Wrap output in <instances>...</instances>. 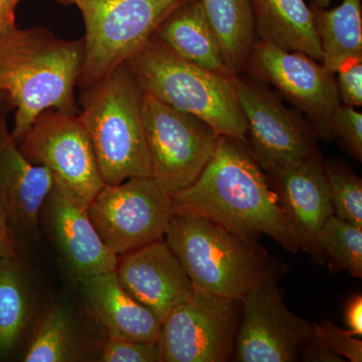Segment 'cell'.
I'll list each match as a JSON object with an SVG mask.
<instances>
[{"instance_id":"cell-1","label":"cell","mask_w":362,"mask_h":362,"mask_svg":"<svg viewBox=\"0 0 362 362\" xmlns=\"http://www.w3.org/2000/svg\"><path fill=\"white\" fill-rule=\"evenodd\" d=\"M173 211L199 214L245 240L264 233L292 252L299 246L278 194L247 144L221 135L197 180L171 195Z\"/></svg>"},{"instance_id":"cell-2","label":"cell","mask_w":362,"mask_h":362,"mask_svg":"<svg viewBox=\"0 0 362 362\" xmlns=\"http://www.w3.org/2000/svg\"><path fill=\"white\" fill-rule=\"evenodd\" d=\"M83 58V39L62 40L45 28L16 26L0 37V94L16 108V142L42 112L80 113L75 87Z\"/></svg>"},{"instance_id":"cell-3","label":"cell","mask_w":362,"mask_h":362,"mask_svg":"<svg viewBox=\"0 0 362 362\" xmlns=\"http://www.w3.org/2000/svg\"><path fill=\"white\" fill-rule=\"evenodd\" d=\"M143 92L247 145L235 78L185 61L153 35L126 62Z\"/></svg>"},{"instance_id":"cell-4","label":"cell","mask_w":362,"mask_h":362,"mask_svg":"<svg viewBox=\"0 0 362 362\" xmlns=\"http://www.w3.org/2000/svg\"><path fill=\"white\" fill-rule=\"evenodd\" d=\"M82 92L78 116L104 185L152 177L143 124L144 92L126 63Z\"/></svg>"},{"instance_id":"cell-5","label":"cell","mask_w":362,"mask_h":362,"mask_svg":"<svg viewBox=\"0 0 362 362\" xmlns=\"http://www.w3.org/2000/svg\"><path fill=\"white\" fill-rule=\"evenodd\" d=\"M163 240L199 291L242 301L269 274L252 240L199 214L173 211Z\"/></svg>"},{"instance_id":"cell-6","label":"cell","mask_w":362,"mask_h":362,"mask_svg":"<svg viewBox=\"0 0 362 362\" xmlns=\"http://www.w3.org/2000/svg\"><path fill=\"white\" fill-rule=\"evenodd\" d=\"M188 0H58L82 13L86 35L78 84L85 90L123 65Z\"/></svg>"},{"instance_id":"cell-7","label":"cell","mask_w":362,"mask_h":362,"mask_svg":"<svg viewBox=\"0 0 362 362\" xmlns=\"http://www.w3.org/2000/svg\"><path fill=\"white\" fill-rule=\"evenodd\" d=\"M143 124L152 178L170 197L197 180L214 156L221 136L199 117L145 93Z\"/></svg>"},{"instance_id":"cell-8","label":"cell","mask_w":362,"mask_h":362,"mask_svg":"<svg viewBox=\"0 0 362 362\" xmlns=\"http://www.w3.org/2000/svg\"><path fill=\"white\" fill-rule=\"evenodd\" d=\"M173 213L170 195L152 177L104 185L88 204L93 225L116 256L163 240Z\"/></svg>"},{"instance_id":"cell-9","label":"cell","mask_w":362,"mask_h":362,"mask_svg":"<svg viewBox=\"0 0 362 362\" xmlns=\"http://www.w3.org/2000/svg\"><path fill=\"white\" fill-rule=\"evenodd\" d=\"M240 301L194 290L161 324V362H223L232 356Z\"/></svg>"},{"instance_id":"cell-10","label":"cell","mask_w":362,"mask_h":362,"mask_svg":"<svg viewBox=\"0 0 362 362\" xmlns=\"http://www.w3.org/2000/svg\"><path fill=\"white\" fill-rule=\"evenodd\" d=\"M252 77L235 76L238 99L247 123V146L264 173L271 175L318 149L311 126L287 108L277 93Z\"/></svg>"},{"instance_id":"cell-11","label":"cell","mask_w":362,"mask_h":362,"mask_svg":"<svg viewBox=\"0 0 362 362\" xmlns=\"http://www.w3.org/2000/svg\"><path fill=\"white\" fill-rule=\"evenodd\" d=\"M270 83L310 120L316 134L332 139L330 121L341 104L334 74L303 52L287 51L265 40H256L245 71Z\"/></svg>"},{"instance_id":"cell-12","label":"cell","mask_w":362,"mask_h":362,"mask_svg":"<svg viewBox=\"0 0 362 362\" xmlns=\"http://www.w3.org/2000/svg\"><path fill=\"white\" fill-rule=\"evenodd\" d=\"M18 146L28 161L47 166L87 206L104 185L78 114L54 109L42 112Z\"/></svg>"},{"instance_id":"cell-13","label":"cell","mask_w":362,"mask_h":362,"mask_svg":"<svg viewBox=\"0 0 362 362\" xmlns=\"http://www.w3.org/2000/svg\"><path fill=\"white\" fill-rule=\"evenodd\" d=\"M240 303L243 316L233 361H299L300 349L315 334V326L287 308L270 274L250 290Z\"/></svg>"},{"instance_id":"cell-14","label":"cell","mask_w":362,"mask_h":362,"mask_svg":"<svg viewBox=\"0 0 362 362\" xmlns=\"http://www.w3.org/2000/svg\"><path fill=\"white\" fill-rule=\"evenodd\" d=\"M11 109L7 100L0 104V209L16 242L18 235L37 230L56 177L47 166L32 163L21 153L7 129L6 115Z\"/></svg>"},{"instance_id":"cell-15","label":"cell","mask_w":362,"mask_h":362,"mask_svg":"<svg viewBox=\"0 0 362 362\" xmlns=\"http://www.w3.org/2000/svg\"><path fill=\"white\" fill-rule=\"evenodd\" d=\"M115 274L123 289L161 322L194 291L185 269L164 240L118 256Z\"/></svg>"},{"instance_id":"cell-16","label":"cell","mask_w":362,"mask_h":362,"mask_svg":"<svg viewBox=\"0 0 362 362\" xmlns=\"http://www.w3.org/2000/svg\"><path fill=\"white\" fill-rule=\"evenodd\" d=\"M45 220L59 252L78 278L114 272L117 259L104 244L88 214V206L56 180L44 206Z\"/></svg>"},{"instance_id":"cell-17","label":"cell","mask_w":362,"mask_h":362,"mask_svg":"<svg viewBox=\"0 0 362 362\" xmlns=\"http://www.w3.org/2000/svg\"><path fill=\"white\" fill-rule=\"evenodd\" d=\"M270 176L277 185L281 206L299 249L321 261L317 242L324 223L333 214V207L318 150Z\"/></svg>"},{"instance_id":"cell-18","label":"cell","mask_w":362,"mask_h":362,"mask_svg":"<svg viewBox=\"0 0 362 362\" xmlns=\"http://www.w3.org/2000/svg\"><path fill=\"white\" fill-rule=\"evenodd\" d=\"M88 308L109 338L157 342L161 320L123 289L114 272L82 279Z\"/></svg>"},{"instance_id":"cell-19","label":"cell","mask_w":362,"mask_h":362,"mask_svg":"<svg viewBox=\"0 0 362 362\" xmlns=\"http://www.w3.org/2000/svg\"><path fill=\"white\" fill-rule=\"evenodd\" d=\"M154 35L185 61L221 75L235 77L226 65L220 42L207 21L201 0H188L178 7L162 21Z\"/></svg>"},{"instance_id":"cell-20","label":"cell","mask_w":362,"mask_h":362,"mask_svg":"<svg viewBox=\"0 0 362 362\" xmlns=\"http://www.w3.org/2000/svg\"><path fill=\"white\" fill-rule=\"evenodd\" d=\"M259 40L322 62L312 9L304 0H249Z\"/></svg>"},{"instance_id":"cell-21","label":"cell","mask_w":362,"mask_h":362,"mask_svg":"<svg viewBox=\"0 0 362 362\" xmlns=\"http://www.w3.org/2000/svg\"><path fill=\"white\" fill-rule=\"evenodd\" d=\"M312 13L326 70L337 75L345 64L362 59L361 0H343L330 11L314 6Z\"/></svg>"},{"instance_id":"cell-22","label":"cell","mask_w":362,"mask_h":362,"mask_svg":"<svg viewBox=\"0 0 362 362\" xmlns=\"http://www.w3.org/2000/svg\"><path fill=\"white\" fill-rule=\"evenodd\" d=\"M201 4L226 65L235 76L242 74L256 42L249 0H201Z\"/></svg>"},{"instance_id":"cell-23","label":"cell","mask_w":362,"mask_h":362,"mask_svg":"<svg viewBox=\"0 0 362 362\" xmlns=\"http://www.w3.org/2000/svg\"><path fill=\"white\" fill-rule=\"evenodd\" d=\"M30 297L25 267L0 259V356L11 354L30 319Z\"/></svg>"},{"instance_id":"cell-24","label":"cell","mask_w":362,"mask_h":362,"mask_svg":"<svg viewBox=\"0 0 362 362\" xmlns=\"http://www.w3.org/2000/svg\"><path fill=\"white\" fill-rule=\"evenodd\" d=\"M75 349L71 317L63 307L54 306L40 319L23 361H71L75 357Z\"/></svg>"},{"instance_id":"cell-25","label":"cell","mask_w":362,"mask_h":362,"mask_svg":"<svg viewBox=\"0 0 362 362\" xmlns=\"http://www.w3.org/2000/svg\"><path fill=\"white\" fill-rule=\"evenodd\" d=\"M317 246L321 259H327L334 270L362 277L361 226L340 220L332 214L321 228Z\"/></svg>"},{"instance_id":"cell-26","label":"cell","mask_w":362,"mask_h":362,"mask_svg":"<svg viewBox=\"0 0 362 362\" xmlns=\"http://www.w3.org/2000/svg\"><path fill=\"white\" fill-rule=\"evenodd\" d=\"M326 183L333 214L340 220L362 228V181L342 165L324 163Z\"/></svg>"},{"instance_id":"cell-27","label":"cell","mask_w":362,"mask_h":362,"mask_svg":"<svg viewBox=\"0 0 362 362\" xmlns=\"http://www.w3.org/2000/svg\"><path fill=\"white\" fill-rule=\"evenodd\" d=\"M331 135L342 143L356 160L362 159V114L354 107L340 104L330 121Z\"/></svg>"},{"instance_id":"cell-28","label":"cell","mask_w":362,"mask_h":362,"mask_svg":"<svg viewBox=\"0 0 362 362\" xmlns=\"http://www.w3.org/2000/svg\"><path fill=\"white\" fill-rule=\"evenodd\" d=\"M101 361L160 362V347L158 341H133L108 337L102 352Z\"/></svg>"},{"instance_id":"cell-29","label":"cell","mask_w":362,"mask_h":362,"mask_svg":"<svg viewBox=\"0 0 362 362\" xmlns=\"http://www.w3.org/2000/svg\"><path fill=\"white\" fill-rule=\"evenodd\" d=\"M315 326V335L326 346L337 356L345 357L351 362L362 361V341L349 331L337 327L329 320Z\"/></svg>"},{"instance_id":"cell-30","label":"cell","mask_w":362,"mask_h":362,"mask_svg":"<svg viewBox=\"0 0 362 362\" xmlns=\"http://www.w3.org/2000/svg\"><path fill=\"white\" fill-rule=\"evenodd\" d=\"M340 102L346 106L362 105V59L349 62L337 71Z\"/></svg>"},{"instance_id":"cell-31","label":"cell","mask_w":362,"mask_h":362,"mask_svg":"<svg viewBox=\"0 0 362 362\" xmlns=\"http://www.w3.org/2000/svg\"><path fill=\"white\" fill-rule=\"evenodd\" d=\"M299 359L302 361L310 362H343L344 359L337 356L329 347L326 346L322 341L313 337L304 343L299 352Z\"/></svg>"},{"instance_id":"cell-32","label":"cell","mask_w":362,"mask_h":362,"mask_svg":"<svg viewBox=\"0 0 362 362\" xmlns=\"http://www.w3.org/2000/svg\"><path fill=\"white\" fill-rule=\"evenodd\" d=\"M344 322L347 331L354 337L362 335V297L361 295H354L350 298L345 305Z\"/></svg>"},{"instance_id":"cell-33","label":"cell","mask_w":362,"mask_h":362,"mask_svg":"<svg viewBox=\"0 0 362 362\" xmlns=\"http://www.w3.org/2000/svg\"><path fill=\"white\" fill-rule=\"evenodd\" d=\"M18 259L16 242L6 216L0 209V259Z\"/></svg>"},{"instance_id":"cell-34","label":"cell","mask_w":362,"mask_h":362,"mask_svg":"<svg viewBox=\"0 0 362 362\" xmlns=\"http://www.w3.org/2000/svg\"><path fill=\"white\" fill-rule=\"evenodd\" d=\"M21 0H0V37L16 28V9Z\"/></svg>"},{"instance_id":"cell-35","label":"cell","mask_w":362,"mask_h":362,"mask_svg":"<svg viewBox=\"0 0 362 362\" xmlns=\"http://www.w3.org/2000/svg\"><path fill=\"white\" fill-rule=\"evenodd\" d=\"M331 0H313L314 6L319 7V8H326L329 6Z\"/></svg>"},{"instance_id":"cell-36","label":"cell","mask_w":362,"mask_h":362,"mask_svg":"<svg viewBox=\"0 0 362 362\" xmlns=\"http://www.w3.org/2000/svg\"><path fill=\"white\" fill-rule=\"evenodd\" d=\"M6 96L4 95L0 94V104H1V102L4 101V99H6Z\"/></svg>"}]
</instances>
